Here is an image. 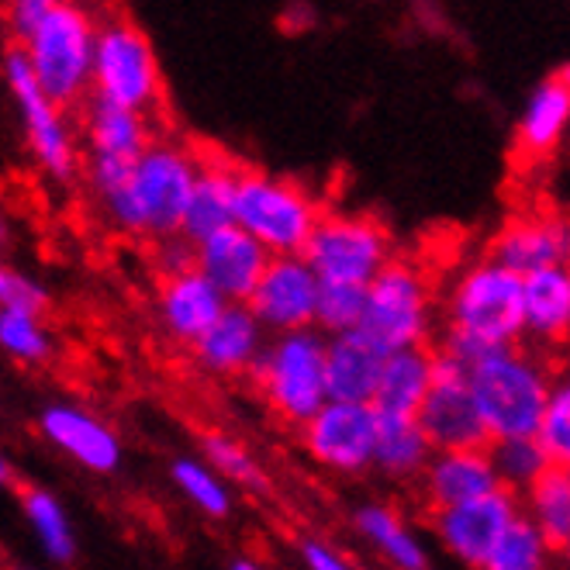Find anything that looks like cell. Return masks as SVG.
Masks as SVG:
<instances>
[{"instance_id":"2e32d148","label":"cell","mask_w":570,"mask_h":570,"mask_svg":"<svg viewBox=\"0 0 570 570\" xmlns=\"http://www.w3.org/2000/svg\"><path fill=\"white\" fill-rule=\"evenodd\" d=\"M266 263H271V256L236 225H228L194 246V271L225 297V305H246Z\"/></svg>"},{"instance_id":"44dd1931","label":"cell","mask_w":570,"mask_h":570,"mask_svg":"<svg viewBox=\"0 0 570 570\" xmlns=\"http://www.w3.org/2000/svg\"><path fill=\"white\" fill-rule=\"evenodd\" d=\"M266 346V332L246 305H225L215 325L190 346L194 360L215 377L249 374Z\"/></svg>"},{"instance_id":"3957f363","label":"cell","mask_w":570,"mask_h":570,"mask_svg":"<svg viewBox=\"0 0 570 570\" xmlns=\"http://www.w3.org/2000/svg\"><path fill=\"white\" fill-rule=\"evenodd\" d=\"M90 97L159 121L163 70L153 39L136 18L111 14L97 24L90 56Z\"/></svg>"},{"instance_id":"f6af8a7d","label":"cell","mask_w":570,"mask_h":570,"mask_svg":"<svg viewBox=\"0 0 570 570\" xmlns=\"http://www.w3.org/2000/svg\"><path fill=\"white\" fill-rule=\"evenodd\" d=\"M4 243H8V228H4V222H0V253H4Z\"/></svg>"},{"instance_id":"74e56055","label":"cell","mask_w":570,"mask_h":570,"mask_svg":"<svg viewBox=\"0 0 570 570\" xmlns=\"http://www.w3.org/2000/svg\"><path fill=\"white\" fill-rule=\"evenodd\" d=\"M200 450H205V460L212 471L222 478V481H236V484H246L253 491H263L266 488V478L256 466V460L249 456V450L243 443H236L232 435L225 432H208L205 440H200Z\"/></svg>"},{"instance_id":"f546056e","label":"cell","mask_w":570,"mask_h":570,"mask_svg":"<svg viewBox=\"0 0 570 570\" xmlns=\"http://www.w3.org/2000/svg\"><path fill=\"white\" fill-rule=\"evenodd\" d=\"M87 180L94 190L97 208L105 218L125 232V236H146L142 228V212L136 200V187H131V163L125 159H94L87 163Z\"/></svg>"},{"instance_id":"6da1fadb","label":"cell","mask_w":570,"mask_h":570,"mask_svg":"<svg viewBox=\"0 0 570 570\" xmlns=\"http://www.w3.org/2000/svg\"><path fill=\"white\" fill-rule=\"evenodd\" d=\"M553 377V363L540 350L522 343L494 350L466 371V387L474 394L491 443L532 440Z\"/></svg>"},{"instance_id":"d6a6232c","label":"cell","mask_w":570,"mask_h":570,"mask_svg":"<svg viewBox=\"0 0 570 570\" xmlns=\"http://www.w3.org/2000/svg\"><path fill=\"white\" fill-rule=\"evenodd\" d=\"M488 456L501 491H509L515 498H522L553 466L535 440H498L488 446Z\"/></svg>"},{"instance_id":"4dcf8cb0","label":"cell","mask_w":570,"mask_h":570,"mask_svg":"<svg viewBox=\"0 0 570 570\" xmlns=\"http://www.w3.org/2000/svg\"><path fill=\"white\" fill-rule=\"evenodd\" d=\"M21 512L31 525V532L39 535V543L46 550L49 560L56 563H70L77 557V535L70 525V515H66L62 501L46 491V488H28L21 494Z\"/></svg>"},{"instance_id":"8d00e7d4","label":"cell","mask_w":570,"mask_h":570,"mask_svg":"<svg viewBox=\"0 0 570 570\" xmlns=\"http://www.w3.org/2000/svg\"><path fill=\"white\" fill-rule=\"evenodd\" d=\"M363 305H366V287H350V284H322L318 301H315V332L332 340V335L360 332L363 322Z\"/></svg>"},{"instance_id":"1f68e13d","label":"cell","mask_w":570,"mask_h":570,"mask_svg":"<svg viewBox=\"0 0 570 570\" xmlns=\"http://www.w3.org/2000/svg\"><path fill=\"white\" fill-rule=\"evenodd\" d=\"M553 550L532 529V522L519 512V519L501 532V540L491 547L478 570H553Z\"/></svg>"},{"instance_id":"ba28073f","label":"cell","mask_w":570,"mask_h":570,"mask_svg":"<svg viewBox=\"0 0 570 570\" xmlns=\"http://www.w3.org/2000/svg\"><path fill=\"white\" fill-rule=\"evenodd\" d=\"M318 284L366 287L394 259L391 232L374 215L322 212L312 239L301 253Z\"/></svg>"},{"instance_id":"5bb4252c","label":"cell","mask_w":570,"mask_h":570,"mask_svg":"<svg viewBox=\"0 0 570 570\" xmlns=\"http://www.w3.org/2000/svg\"><path fill=\"white\" fill-rule=\"evenodd\" d=\"M519 512L522 509L515 494L494 491L478 501H466V505L432 512V529L453 560L478 570L484 557L491 553V547L501 540V532L519 519Z\"/></svg>"},{"instance_id":"8992f818","label":"cell","mask_w":570,"mask_h":570,"mask_svg":"<svg viewBox=\"0 0 570 570\" xmlns=\"http://www.w3.org/2000/svg\"><path fill=\"white\" fill-rule=\"evenodd\" d=\"M249 377L256 381L266 409L287 425H305L325 397V335L315 328L287 332L266 340Z\"/></svg>"},{"instance_id":"9c48e42d","label":"cell","mask_w":570,"mask_h":570,"mask_svg":"<svg viewBox=\"0 0 570 570\" xmlns=\"http://www.w3.org/2000/svg\"><path fill=\"white\" fill-rule=\"evenodd\" d=\"M197 166H200L197 149L174 139H156L131 163V187H136L146 239L159 243L180 236Z\"/></svg>"},{"instance_id":"e575fe53","label":"cell","mask_w":570,"mask_h":570,"mask_svg":"<svg viewBox=\"0 0 570 570\" xmlns=\"http://www.w3.org/2000/svg\"><path fill=\"white\" fill-rule=\"evenodd\" d=\"M0 350H4L11 360L28 363V366L46 363L56 353L52 335H49L42 315L8 312V308H0Z\"/></svg>"},{"instance_id":"f35d334b","label":"cell","mask_w":570,"mask_h":570,"mask_svg":"<svg viewBox=\"0 0 570 570\" xmlns=\"http://www.w3.org/2000/svg\"><path fill=\"white\" fill-rule=\"evenodd\" d=\"M0 308L42 315L49 308V291L36 277H28V274L14 271L11 263L0 259Z\"/></svg>"},{"instance_id":"ab89813d","label":"cell","mask_w":570,"mask_h":570,"mask_svg":"<svg viewBox=\"0 0 570 570\" xmlns=\"http://www.w3.org/2000/svg\"><path fill=\"white\" fill-rule=\"evenodd\" d=\"M156 266L163 277H174L184 271H194V246L180 236L174 239H159L156 243Z\"/></svg>"},{"instance_id":"60d3db41","label":"cell","mask_w":570,"mask_h":570,"mask_svg":"<svg viewBox=\"0 0 570 570\" xmlns=\"http://www.w3.org/2000/svg\"><path fill=\"white\" fill-rule=\"evenodd\" d=\"M46 8H49V0H18V4H11L8 28H11V36H14V46L28 36L31 28L39 24V18L46 14Z\"/></svg>"},{"instance_id":"7c38bea8","label":"cell","mask_w":570,"mask_h":570,"mask_svg":"<svg viewBox=\"0 0 570 570\" xmlns=\"http://www.w3.org/2000/svg\"><path fill=\"white\" fill-rule=\"evenodd\" d=\"M301 440L315 463L332 474H366L374 463V440H377V412L371 405H322L305 425Z\"/></svg>"},{"instance_id":"30bf717a","label":"cell","mask_w":570,"mask_h":570,"mask_svg":"<svg viewBox=\"0 0 570 570\" xmlns=\"http://www.w3.org/2000/svg\"><path fill=\"white\" fill-rule=\"evenodd\" d=\"M432 384L415 412V422L432 453L446 450H488L491 435L481 422L474 394L466 387V371L432 350Z\"/></svg>"},{"instance_id":"603a6c76","label":"cell","mask_w":570,"mask_h":570,"mask_svg":"<svg viewBox=\"0 0 570 570\" xmlns=\"http://www.w3.org/2000/svg\"><path fill=\"white\" fill-rule=\"evenodd\" d=\"M236 177L239 163H232L225 156H200L194 190L184 212L180 239L197 246L200 239L215 236V232L232 225V205H236Z\"/></svg>"},{"instance_id":"d6986e66","label":"cell","mask_w":570,"mask_h":570,"mask_svg":"<svg viewBox=\"0 0 570 570\" xmlns=\"http://www.w3.org/2000/svg\"><path fill=\"white\" fill-rule=\"evenodd\" d=\"M570 125V77L557 70L535 87L515 125V159L525 166L547 163L557 156Z\"/></svg>"},{"instance_id":"9a60e30c","label":"cell","mask_w":570,"mask_h":570,"mask_svg":"<svg viewBox=\"0 0 570 570\" xmlns=\"http://www.w3.org/2000/svg\"><path fill=\"white\" fill-rule=\"evenodd\" d=\"M570 256V232L563 215H515L494 232L488 243V259L501 271L515 274L519 281L547 271V266H567Z\"/></svg>"},{"instance_id":"d4e9b609","label":"cell","mask_w":570,"mask_h":570,"mask_svg":"<svg viewBox=\"0 0 570 570\" xmlns=\"http://www.w3.org/2000/svg\"><path fill=\"white\" fill-rule=\"evenodd\" d=\"M80 125L94 159H125L136 163L156 142V121L136 111L115 108L108 100L87 97Z\"/></svg>"},{"instance_id":"7a4b0ae2","label":"cell","mask_w":570,"mask_h":570,"mask_svg":"<svg viewBox=\"0 0 570 570\" xmlns=\"http://www.w3.org/2000/svg\"><path fill=\"white\" fill-rule=\"evenodd\" d=\"M97 21L87 8L49 0L46 14L14 46L24 52L28 70L39 90L56 108H77L90 97V56H94Z\"/></svg>"},{"instance_id":"f1b7e54d","label":"cell","mask_w":570,"mask_h":570,"mask_svg":"<svg viewBox=\"0 0 570 570\" xmlns=\"http://www.w3.org/2000/svg\"><path fill=\"white\" fill-rule=\"evenodd\" d=\"M432 446L415 419H384L377 415V440H374V463L371 471L391 481H419Z\"/></svg>"},{"instance_id":"83f0119b","label":"cell","mask_w":570,"mask_h":570,"mask_svg":"<svg viewBox=\"0 0 570 570\" xmlns=\"http://www.w3.org/2000/svg\"><path fill=\"white\" fill-rule=\"evenodd\" d=\"M522 515L532 522V529L543 535L553 553H563L570 547V471L567 466H550L519 498Z\"/></svg>"},{"instance_id":"7402d4cb","label":"cell","mask_w":570,"mask_h":570,"mask_svg":"<svg viewBox=\"0 0 570 570\" xmlns=\"http://www.w3.org/2000/svg\"><path fill=\"white\" fill-rule=\"evenodd\" d=\"M384 371V353L360 332L325 340V397L335 405H371Z\"/></svg>"},{"instance_id":"484cf974","label":"cell","mask_w":570,"mask_h":570,"mask_svg":"<svg viewBox=\"0 0 570 570\" xmlns=\"http://www.w3.org/2000/svg\"><path fill=\"white\" fill-rule=\"evenodd\" d=\"M432 350H401L384 356V371L371 409L384 419H415L422 397L432 384Z\"/></svg>"},{"instance_id":"ac0fdd59","label":"cell","mask_w":570,"mask_h":570,"mask_svg":"<svg viewBox=\"0 0 570 570\" xmlns=\"http://www.w3.org/2000/svg\"><path fill=\"white\" fill-rule=\"evenodd\" d=\"M422 501L429 515L466 505V501H478L484 494L501 491L494 466L488 450H446V453H432L425 471L419 474Z\"/></svg>"},{"instance_id":"b9f144b4","label":"cell","mask_w":570,"mask_h":570,"mask_svg":"<svg viewBox=\"0 0 570 570\" xmlns=\"http://www.w3.org/2000/svg\"><path fill=\"white\" fill-rule=\"evenodd\" d=\"M301 560H305L308 570H356L340 550H332L322 540H308L305 547H301Z\"/></svg>"},{"instance_id":"8fae6325","label":"cell","mask_w":570,"mask_h":570,"mask_svg":"<svg viewBox=\"0 0 570 570\" xmlns=\"http://www.w3.org/2000/svg\"><path fill=\"white\" fill-rule=\"evenodd\" d=\"M4 80H8V90L14 94V105L24 121V139L31 153H36L39 166L56 180H73L80 170V156H77V139L70 131V121H66V111L56 108L39 90L21 49H11L4 56Z\"/></svg>"},{"instance_id":"4316f807","label":"cell","mask_w":570,"mask_h":570,"mask_svg":"<svg viewBox=\"0 0 570 570\" xmlns=\"http://www.w3.org/2000/svg\"><path fill=\"white\" fill-rule=\"evenodd\" d=\"M356 532L371 543L394 570H429V550L419 535L405 525L391 505H360L353 515Z\"/></svg>"},{"instance_id":"52a82bcc","label":"cell","mask_w":570,"mask_h":570,"mask_svg":"<svg viewBox=\"0 0 570 570\" xmlns=\"http://www.w3.org/2000/svg\"><path fill=\"white\" fill-rule=\"evenodd\" d=\"M435 301L425 271L412 259H391L366 284V305L360 335H366L384 356L401 350H422L432 335Z\"/></svg>"},{"instance_id":"277c9868","label":"cell","mask_w":570,"mask_h":570,"mask_svg":"<svg viewBox=\"0 0 570 570\" xmlns=\"http://www.w3.org/2000/svg\"><path fill=\"white\" fill-rule=\"evenodd\" d=\"M318 218L322 205L305 184L239 166L232 225L243 228L266 256H301Z\"/></svg>"},{"instance_id":"4fadbf2b","label":"cell","mask_w":570,"mask_h":570,"mask_svg":"<svg viewBox=\"0 0 570 570\" xmlns=\"http://www.w3.org/2000/svg\"><path fill=\"white\" fill-rule=\"evenodd\" d=\"M318 287V277L301 256H271L246 308L263 325V332H305L315 325Z\"/></svg>"},{"instance_id":"cb8c5ba5","label":"cell","mask_w":570,"mask_h":570,"mask_svg":"<svg viewBox=\"0 0 570 570\" xmlns=\"http://www.w3.org/2000/svg\"><path fill=\"white\" fill-rule=\"evenodd\" d=\"M570 328V271L547 266L522 277V340L540 350H557L567 343Z\"/></svg>"},{"instance_id":"7bdbcfd3","label":"cell","mask_w":570,"mask_h":570,"mask_svg":"<svg viewBox=\"0 0 570 570\" xmlns=\"http://www.w3.org/2000/svg\"><path fill=\"white\" fill-rule=\"evenodd\" d=\"M14 481V471H11V460L0 453V488H8Z\"/></svg>"},{"instance_id":"ee69618b","label":"cell","mask_w":570,"mask_h":570,"mask_svg":"<svg viewBox=\"0 0 570 570\" xmlns=\"http://www.w3.org/2000/svg\"><path fill=\"white\" fill-rule=\"evenodd\" d=\"M228 570H263V567H259L256 560H249V557H239V560H236V563H232Z\"/></svg>"},{"instance_id":"d590c367","label":"cell","mask_w":570,"mask_h":570,"mask_svg":"<svg viewBox=\"0 0 570 570\" xmlns=\"http://www.w3.org/2000/svg\"><path fill=\"white\" fill-rule=\"evenodd\" d=\"M532 440L540 443V450L547 453V460L553 466H567L570 463V384H567L563 371L553 377L550 397H547V405H543L540 422H535Z\"/></svg>"},{"instance_id":"5b68a950","label":"cell","mask_w":570,"mask_h":570,"mask_svg":"<svg viewBox=\"0 0 570 570\" xmlns=\"http://www.w3.org/2000/svg\"><path fill=\"white\" fill-rule=\"evenodd\" d=\"M446 332L481 350L522 343V281L488 256L463 266L446 294Z\"/></svg>"},{"instance_id":"e0dca14e","label":"cell","mask_w":570,"mask_h":570,"mask_svg":"<svg viewBox=\"0 0 570 570\" xmlns=\"http://www.w3.org/2000/svg\"><path fill=\"white\" fill-rule=\"evenodd\" d=\"M39 432L59 453H66L90 474H115L121 466L118 432L87 409L56 401L39 415Z\"/></svg>"},{"instance_id":"ffe728a7","label":"cell","mask_w":570,"mask_h":570,"mask_svg":"<svg viewBox=\"0 0 570 570\" xmlns=\"http://www.w3.org/2000/svg\"><path fill=\"white\" fill-rule=\"evenodd\" d=\"M222 312H225V297L197 271H184V274L159 281L156 318L174 343L194 346L200 335L215 325Z\"/></svg>"},{"instance_id":"836d02e7","label":"cell","mask_w":570,"mask_h":570,"mask_svg":"<svg viewBox=\"0 0 570 570\" xmlns=\"http://www.w3.org/2000/svg\"><path fill=\"white\" fill-rule=\"evenodd\" d=\"M170 474H174V484L180 488V494L197 512H205L208 519H225L232 512V488L212 471L205 460L180 456Z\"/></svg>"}]
</instances>
